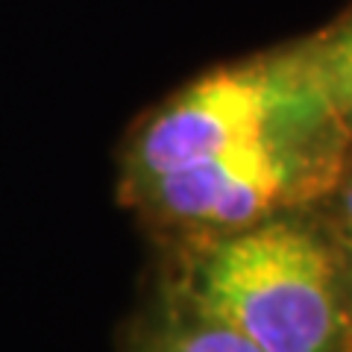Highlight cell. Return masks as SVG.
Masks as SVG:
<instances>
[{
    "label": "cell",
    "mask_w": 352,
    "mask_h": 352,
    "mask_svg": "<svg viewBox=\"0 0 352 352\" xmlns=\"http://www.w3.org/2000/svg\"><path fill=\"white\" fill-rule=\"evenodd\" d=\"M302 44L329 106L352 132V9L326 30L302 38Z\"/></svg>",
    "instance_id": "obj_5"
},
{
    "label": "cell",
    "mask_w": 352,
    "mask_h": 352,
    "mask_svg": "<svg viewBox=\"0 0 352 352\" xmlns=\"http://www.w3.org/2000/svg\"><path fill=\"white\" fill-rule=\"evenodd\" d=\"M340 124L302 41L200 74L144 112L120 147V191L191 162Z\"/></svg>",
    "instance_id": "obj_2"
},
{
    "label": "cell",
    "mask_w": 352,
    "mask_h": 352,
    "mask_svg": "<svg viewBox=\"0 0 352 352\" xmlns=\"http://www.w3.org/2000/svg\"><path fill=\"white\" fill-rule=\"evenodd\" d=\"M349 141L344 124L267 138L159 173L124 188L120 200L164 247L235 232L320 203L338 179Z\"/></svg>",
    "instance_id": "obj_3"
},
{
    "label": "cell",
    "mask_w": 352,
    "mask_h": 352,
    "mask_svg": "<svg viewBox=\"0 0 352 352\" xmlns=\"http://www.w3.org/2000/svg\"><path fill=\"white\" fill-rule=\"evenodd\" d=\"M349 352H352V346H349Z\"/></svg>",
    "instance_id": "obj_7"
},
{
    "label": "cell",
    "mask_w": 352,
    "mask_h": 352,
    "mask_svg": "<svg viewBox=\"0 0 352 352\" xmlns=\"http://www.w3.org/2000/svg\"><path fill=\"white\" fill-rule=\"evenodd\" d=\"M132 352H261L244 335L164 291Z\"/></svg>",
    "instance_id": "obj_4"
},
{
    "label": "cell",
    "mask_w": 352,
    "mask_h": 352,
    "mask_svg": "<svg viewBox=\"0 0 352 352\" xmlns=\"http://www.w3.org/2000/svg\"><path fill=\"white\" fill-rule=\"evenodd\" d=\"M317 208H320L323 220L335 232V238L340 241V247H344L346 258L352 264V141H349V150L344 156V164H340V170H338V179L332 182V188L320 197Z\"/></svg>",
    "instance_id": "obj_6"
},
{
    "label": "cell",
    "mask_w": 352,
    "mask_h": 352,
    "mask_svg": "<svg viewBox=\"0 0 352 352\" xmlns=\"http://www.w3.org/2000/svg\"><path fill=\"white\" fill-rule=\"evenodd\" d=\"M168 250V291L261 352H349L352 264L317 203Z\"/></svg>",
    "instance_id": "obj_1"
}]
</instances>
